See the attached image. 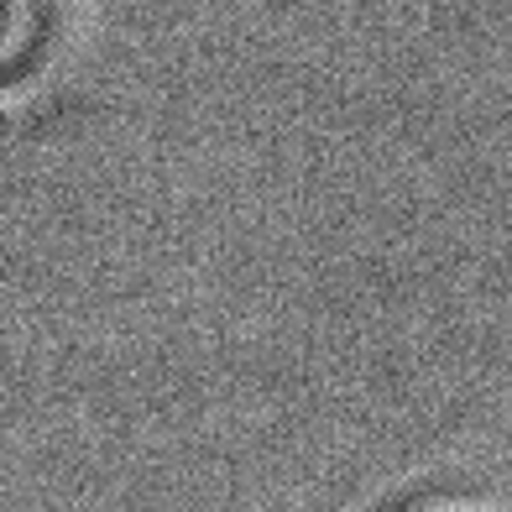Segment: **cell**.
<instances>
[{"label": "cell", "mask_w": 512, "mask_h": 512, "mask_svg": "<svg viewBox=\"0 0 512 512\" xmlns=\"http://www.w3.org/2000/svg\"><path fill=\"white\" fill-rule=\"evenodd\" d=\"M53 37V0H6V42H0V63H6V84L21 89L27 74L48 58Z\"/></svg>", "instance_id": "obj_1"}]
</instances>
